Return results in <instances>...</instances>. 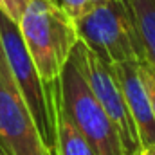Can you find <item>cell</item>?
Here are the masks:
<instances>
[{"mask_svg":"<svg viewBox=\"0 0 155 155\" xmlns=\"http://www.w3.org/2000/svg\"><path fill=\"white\" fill-rule=\"evenodd\" d=\"M29 0H0V11L5 13L11 20H15L18 24L25 5H27Z\"/></svg>","mask_w":155,"mask_h":155,"instance_id":"7c38bea8","label":"cell"},{"mask_svg":"<svg viewBox=\"0 0 155 155\" xmlns=\"http://www.w3.org/2000/svg\"><path fill=\"white\" fill-rule=\"evenodd\" d=\"M54 155H96L88 141L79 134L71 119L56 103V143Z\"/></svg>","mask_w":155,"mask_h":155,"instance_id":"9c48e42d","label":"cell"},{"mask_svg":"<svg viewBox=\"0 0 155 155\" xmlns=\"http://www.w3.org/2000/svg\"><path fill=\"white\" fill-rule=\"evenodd\" d=\"M0 47L13 79L35 119L45 146L54 152L56 143V85L47 87L24 43L20 27L0 11ZM54 155V153H52Z\"/></svg>","mask_w":155,"mask_h":155,"instance_id":"3957f363","label":"cell"},{"mask_svg":"<svg viewBox=\"0 0 155 155\" xmlns=\"http://www.w3.org/2000/svg\"><path fill=\"white\" fill-rule=\"evenodd\" d=\"M0 155H11V152L5 148V144H4L2 141H0Z\"/></svg>","mask_w":155,"mask_h":155,"instance_id":"5bb4252c","label":"cell"},{"mask_svg":"<svg viewBox=\"0 0 155 155\" xmlns=\"http://www.w3.org/2000/svg\"><path fill=\"white\" fill-rule=\"evenodd\" d=\"M72 58L79 65L81 72L85 74L94 96L105 108L107 116L114 123L117 134L121 137L124 153H139L141 143L137 137L135 124L132 121L130 110L124 101V94L119 83L117 72L112 63L99 58L96 52H92L83 41H78L72 49Z\"/></svg>","mask_w":155,"mask_h":155,"instance_id":"5b68a950","label":"cell"},{"mask_svg":"<svg viewBox=\"0 0 155 155\" xmlns=\"http://www.w3.org/2000/svg\"><path fill=\"white\" fill-rule=\"evenodd\" d=\"M0 141L11 155H52L45 146L0 47Z\"/></svg>","mask_w":155,"mask_h":155,"instance_id":"8992f818","label":"cell"},{"mask_svg":"<svg viewBox=\"0 0 155 155\" xmlns=\"http://www.w3.org/2000/svg\"><path fill=\"white\" fill-rule=\"evenodd\" d=\"M128 155H139V153H128Z\"/></svg>","mask_w":155,"mask_h":155,"instance_id":"9a60e30c","label":"cell"},{"mask_svg":"<svg viewBox=\"0 0 155 155\" xmlns=\"http://www.w3.org/2000/svg\"><path fill=\"white\" fill-rule=\"evenodd\" d=\"M60 5L63 7V11L72 18V20H78L81 15H85L94 4L101 2V0H58Z\"/></svg>","mask_w":155,"mask_h":155,"instance_id":"8fae6325","label":"cell"},{"mask_svg":"<svg viewBox=\"0 0 155 155\" xmlns=\"http://www.w3.org/2000/svg\"><path fill=\"white\" fill-rule=\"evenodd\" d=\"M139 155H155V144H152V146H146V148H143V150L139 152Z\"/></svg>","mask_w":155,"mask_h":155,"instance_id":"4fadbf2b","label":"cell"},{"mask_svg":"<svg viewBox=\"0 0 155 155\" xmlns=\"http://www.w3.org/2000/svg\"><path fill=\"white\" fill-rule=\"evenodd\" d=\"M56 103L88 141L96 155H126L114 123L94 96L72 54L58 78Z\"/></svg>","mask_w":155,"mask_h":155,"instance_id":"7a4b0ae2","label":"cell"},{"mask_svg":"<svg viewBox=\"0 0 155 155\" xmlns=\"http://www.w3.org/2000/svg\"><path fill=\"white\" fill-rule=\"evenodd\" d=\"M139 67H141V76H143V81L146 85L148 96H150L152 112H153V119H155V67L150 61H146L144 58L139 60Z\"/></svg>","mask_w":155,"mask_h":155,"instance_id":"30bf717a","label":"cell"},{"mask_svg":"<svg viewBox=\"0 0 155 155\" xmlns=\"http://www.w3.org/2000/svg\"><path fill=\"white\" fill-rule=\"evenodd\" d=\"M143 47V56L155 67V0H123Z\"/></svg>","mask_w":155,"mask_h":155,"instance_id":"ba28073f","label":"cell"},{"mask_svg":"<svg viewBox=\"0 0 155 155\" xmlns=\"http://www.w3.org/2000/svg\"><path fill=\"white\" fill-rule=\"evenodd\" d=\"M18 27L24 43L47 87L58 83L78 38L74 20L58 0H29Z\"/></svg>","mask_w":155,"mask_h":155,"instance_id":"6da1fadb","label":"cell"},{"mask_svg":"<svg viewBox=\"0 0 155 155\" xmlns=\"http://www.w3.org/2000/svg\"><path fill=\"white\" fill-rule=\"evenodd\" d=\"M74 24L79 41L112 65L144 58L123 0H101L74 20Z\"/></svg>","mask_w":155,"mask_h":155,"instance_id":"277c9868","label":"cell"},{"mask_svg":"<svg viewBox=\"0 0 155 155\" xmlns=\"http://www.w3.org/2000/svg\"><path fill=\"white\" fill-rule=\"evenodd\" d=\"M114 69L119 78L123 94H124L126 107L130 110L132 121L137 130L141 150L146 146H152L155 144V119L153 112H152L150 96H148L146 85L141 76L139 60L114 63Z\"/></svg>","mask_w":155,"mask_h":155,"instance_id":"52a82bcc","label":"cell"}]
</instances>
